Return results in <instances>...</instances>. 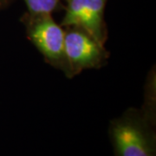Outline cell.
<instances>
[{
	"label": "cell",
	"instance_id": "3957f363",
	"mask_svg": "<svg viewBox=\"0 0 156 156\" xmlns=\"http://www.w3.org/2000/svg\"><path fill=\"white\" fill-rule=\"evenodd\" d=\"M64 53L69 78L89 69H99L105 65L108 52L104 47L83 29L65 28Z\"/></svg>",
	"mask_w": 156,
	"mask_h": 156
},
{
	"label": "cell",
	"instance_id": "8992f818",
	"mask_svg": "<svg viewBox=\"0 0 156 156\" xmlns=\"http://www.w3.org/2000/svg\"><path fill=\"white\" fill-rule=\"evenodd\" d=\"M11 0H0V11L9 5Z\"/></svg>",
	"mask_w": 156,
	"mask_h": 156
},
{
	"label": "cell",
	"instance_id": "7a4b0ae2",
	"mask_svg": "<svg viewBox=\"0 0 156 156\" xmlns=\"http://www.w3.org/2000/svg\"><path fill=\"white\" fill-rule=\"evenodd\" d=\"M27 37L51 66L60 69L69 78L64 53L65 30L51 15L25 14L22 18Z\"/></svg>",
	"mask_w": 156,
	"mask_h": 156
},
{
	"label": "cell",
	"instance_id": "6da1fadb",
	"mask_svg": "<svg viewBox=\"0 0 156 156\" xmlns=\"http://www.w3.org/2000/svg\"><path fill=\"white\" fill-rule=\"evenodd\" d=\"M156 117L130 108L110 121L108 135L115 156H156Z\"/></svg>",
	"mask_w": 156,
	"mask_h": 156
},
{
	"label": "cell",
	"instance_id": "5b68a950",
	"mask_svg": "<svg viewBox=\"0 0 156 156\" xmlns=\"http://www.w3.org/2000/svg\"><path fill=\"white\" fill-rule=\"evenodd\" d=\"M30 15H51L62 0H23Z\"/></svg>",
	"mask_w": 156,
	"mask_h": 156
},
{
	"label": "cell",
	"instance_id": "277c9868",
	"mask_svg": "<svg viewBox=\"0 0 156 156\" xmlns=\"http://www.w3.org/2000/svg\"><path fill=\"white\" fill-rule=\"evenodd\" d=\"M108 0H66L61 25L83 29L101 44L107 40L104 12Z\"/></svg>",
	"mask_w": 156,
	"mask_h": 156
}]
</instances>
